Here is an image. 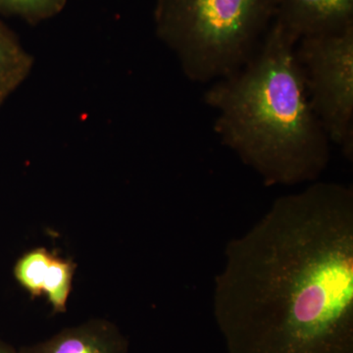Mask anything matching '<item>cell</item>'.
I'll use <instances>...</instances> for the list:
<instances>
[{"instance_id": "1", "label": "cell", "mask_w": 353, "mask_h": 353, "mask_svg": "<svg viewBox=\"0 0 353 353\" xmlns=\"http://www.w3.org/2000/svg\"><path fill=\"white\" fill-rule=\"evenodd\" d=\"M213 313L227 353H353V189L311 183L227 243Z\"/></svg>"}, {"instance_id": "2", "label": "cell", "mask_w": 353, "mask_h": 353, "mask_svg": "<svg viewBox=\"0 0 353 353\" xmlns=\"http://www.w3.org/2000/svg\"><path fill=\"white\" fill-rule=\"evenodd\" d=\"M296 43L274 20L248 62L203 97L222 145L268 187L315 182L329 164L331 143L311 105Z\"/></svg>"}, {"instance_id": "3", "label": "cell", "mask_w": 353, "mask_h": 353, "mask_svg": "<svg viewBox=\"0 0 353 353\" xmlns=\"http://www.w3.org/2000/svg\"><path fill=\"white\" fill-rule=\"evenodd\" d=\"M275 14V0H157L153 19L188 79L209 83L248 62Z\"/></svg>"}, {"instance_id": "4", "label": "cell", "mask_w": 353, "mask_h": 353, "mask_svg": "<svg viewBox=\"0 0 353 353\" xmlns=\"http://www.w3.org/2000/svg\"><path fill=\"white\" fill-rule=\"evenodd\" d=\"M296 54L311 105L330 143L353 157V26L299 39Z\"/></svg>"}, {"instance_id": "5", "label": "cell", "mask_w": 353, "mask_h": 353, "mask_svg": "<svg viewBox=\"0 0 353 353\" xmlns=\"http://www.w3.org/2000/svg\"><path fill=\"white\" fill-rule=\"evenodd\" d=\"M76 265L39 248L25 253L14 267V277L32 297L48 296L53 312H66Z\"/></svg>"}, {"instance_id": "6", "label": "cell", "mask_w": 353, "mask_h": 353, "mask_svg": "<svg viewBox=\"0 0 353 353\" xmlns=\"http://www.w3.org/2000/svg\"><path fill=\"white\" fill-rule=\"evenodd\" d=\"M275 21L297 41L353 26V0H275Z\"/></svg>"}, {"instance_id": "7", "label": "cell", "mask_w": 353, "mask_h": 353, "mask_svg": "<svg viewBox=\"0 0 353 353\" xmlns=\"http://www.w3.org/2000/svg\"><path fill=\"white\" fill-rule=\"evenodd\" d=\"M126 336L112 322L92 319L60 331L19 353H128Z\"/></svg>"}, {"instance_id": "8", "label": "cell", "mask_w": 353, "mask_h": 353, "mask_svg": "<svg viewBox=\"0 0 353 353\" xmlns=\"http://www.w3.org/2000/svg\"><path fill=\"white\" fill-rule=\"evenodd\" d=\"M32 58L0 21V108L31 73Z\"/></svg>"}, {"instance_id": "9", "label": "cell", "mask_w": 353, "mask_h": 353, "mask_svg": "<svg viewBox=\"0 0 353 353\" xmlns=\"http://www.w3.org/2000/svg\"><path fill=\"white\" fill-rule=\"evenodd\" d=\"M67 0H0V16H17L38 24L58 15Z\"/></svg>"}, {"instance_id": "10", "label": "cell", "mask_w": 353, "mask_h": 353, "mask_svg": "<svg viewBox=\"0 0 353 353\" xmlns=\"http://www.w3.org/2000/svg\"><path fill=\"white\" fill-rule=\"evenodd\" d=\"M0 353H19V352H16L12 347L0 341Z\"/></svg>"}]
</instances>
